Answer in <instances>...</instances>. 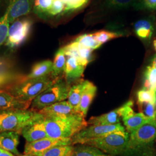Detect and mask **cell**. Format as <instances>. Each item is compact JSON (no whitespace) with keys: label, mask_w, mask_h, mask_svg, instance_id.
<instances>
[{"label":"cell","mask_w":156,"mask_h":156,"mask_svg":"<svg viewBox=\"0 0 156 156\" xmlns=\"http://www.w3.org/2000/svg\"><path fill=\"white\" fill-rule=\"evenodd\" d=\"M44 124L48 137L55 140H71L75 134L88 126L85 117L80 113L44 117Z\"/></svg>","instance_id":"obj_1"},{"label":"cell","mask_w":156,"mask_h":156,"mask_svg":"<svg viewBox=\"0 0 156 156\" xmlns=\"http://www.w3.org/2000/svg\"><path fill=\"white\" fill-rule=\"evenodd\" d=\"M61 77L55 78L51 73L34 79H28L25 76L3 90L8 91L19 100L31 103L38 95L55 83Z\"/></svg>","instance_id":"obj_2"},{"label":"cell","mask_w":156,"mask_h":156,"mask_svg":"<svg viewBox=\"0 0 156 156\" xmlns=\"http://www.w3.org/2000/svg\"><path fill=\"white\" fill-rule=\"evenodd\" d=\"M156 141V119H151L129 135L123 156H145L149 154Z\"/></svg>","instance_id":"obj_3"},{"label":"cell","mask_w":156,"mask_h":156,"mask_svg":"<svg viewBox=\"0 0 156 156\" xmlns=\"http://www.w3.org/2000/svg\"><path fill=\"white\" fill-rule=\"evenodd\" d=\"M39 112L30 109H9L0 110V133L15 131L21 134L23 129L42 117Z\"/></svg>","instance_id":"obj_4"},{"label":"cell","mask_w":156,"mask_h":156,"mask_svg":"<svg viewBox=\"0 0 156 156\" xmlns=\"http://www.w3.org/2000/svg\"><path fill=\"white\" fill-rule=\"evenodd\" d=\"M129 140V134L125 130H118L90 140L84 145L98 148L113 156H122Z\"/></svg>","instance_id":"obj_5"},{"label":"cell","mask_w":156,"mask_h":156,"mask_svg":"<svg viewBox=\"0 0 156 156\" xmlns=\"http://www.w3.org/2000/svg\"><path fill=\"white\" fill-rule=\"evenodd\" d=\"M71 85L62 76L55 83L38 95L31 102V109L39 111L46 106L68 98Z\"/></svg>","instance_id":"obj_6"},{"label":"cell","mask_w":156,"mask_h":156,"mask_svg":"<svg viewBox=\"0 0 156 156\" xmlns=\"http://www.w3.org/2000/svg\"><path fill=\"white\" fill-rule=\"evenodd\" d=\"M118 130H125L121 123L105 126H88L78 132L71 138L72 145H84L90 140Z\"/></svg>","instance_id":"obj_7"},{"label":"cell","mask_w":156,"mask_h":156,"mask_svg":"<svg viewBox=\"0 0 156 156\" xmlns=\"http://www.w3.org/2000/svg\"><path fill=\"white\" fill-rule=\"evenodd\" d=\"M32 24L31 20L27 19L16 21L9 28L6 45L13 49L22 45L31 33Z\"/></svg>","instance_id":"obj_8"},{"label":"cell","mask_w":156,"mask_h":156,"mask_svg":"<svg viewBox=\"0 0 156 156\" xmlns=\"http://www.w3.org/2000/svg\"><path fill=\"white\" fill-rule=\"evenodd\" d=\"M65 145H72L71 140H55L47 138L32 142H27L24 153L26 154L37 156L51 147Z\"/></svg>","instance_id":"obj_9"},{"label":"cell","mask_w":156,"mask_h":156,"mask_svg":"<svg viewBox=\"0 0 156 156\" xmlns=\"http://www.w3.org/2000/svg\"><path fill=\"white\" fill-rule=\"evenodd\" d=\"M21 135L27 140V142H32L48 138L45 129L44 116H43L26 126L23 129Z\"/></svg>","instance_id":"obj_10"},{"label":"cell","mask_w":156,"mask_h":156,"mask_svg":"<svg viewBox=\"0 0 156 156\" xmlns=\"http://www.w3.org/2000/svg\"><path fill=\"white\" fill-rule=\"evenodd\" d=\"M134 33L142 41H151L156 33V22L153 16L145 17L137 20L134 23Z\"/></svg>","instance_id":"obj_11"},{"label":"cell","mask_w":156,"mask_h":156,"mask_svg":"<svg viewBox=\"0 0 156 156\" xmlns=\"http://www.w3.org/2000/svg\"><path fill=\"white\" fill-rule=\"evenodd\" d=\"M35 0H9L8 6L9 22L12 23L17 18L25 16L31 11Z\"/></svg>","instance_id":"obj_12"},{"label":"cell","mask_w":156,"mask_h":156,"mask_svg":"<svg viewBox=\"0 0 156 156\" xmlns=\"http://www.w3.org/2000/svg\"><path fill=\"white\" fill-rule=\"evenodd\" d=\"M38 112L44 117L62 116L76 113L73 109V106L66 101L55 103Z\"/></svg>","instance_id":"obj_13"},{"label":"cell","mask_w":156,"mask_h":156,"mask_svg":"<svg viewBox=\"0 0 156 156\" xmlns=\"http://www.w3.org/2000/svg\"><path fill=\"white\" fill-rule=\"evenodd\" d=\"M85 68L80 65L75 58L68 57L64 73L67 83L71 86L73 82L79 81L83 75Z\"/></svg>","instance_id":"obj_14"},{"label":"cell","mask_w":156,"mask_h":156,"mask_svg":"<svg viewBox=\"0 0 156 156\" xmlns=\"http://www.w3.org/2000/svg\"><path fill=\"white\" fill-rule=\"evenodd\" d=\"M31 102H26L18 100L6 90H0V110L9 109H28Z\"/></svg>","instance_id":"obj_15"},{"label":"cell","mask_w":156,"mask_h":156,"mask_svg":"<svg viewBox=\"0 0 156 156\" xmlns=\"http://www.w3.org/2000/svg\"><path fill=\"white\" fill-rule=\"evenodd\" d=\"M20 134L15 131H5L0 133V148L4 151H9L15 155L19 153L17 147L19 144Z\"/></svg>","instance_id":"obj_16"},{"label":"cell","mask_w":156,"mask_h":156,"mask_svg":"<svg viewBox=\"0 0 156 156\" xmlns=\"http://www.w3.org/2000/svg\"><path fill=\"white\" fill-rule=\"evenodd\" d=\"M97 91V87L94 84L86 80V83L82 95L79 107V112L86 117L90 106L94 98Z\"/></svg>","instance_id":"obj_17"},{"label":"cell","mask_w":156,"mask_h":156,"mask_svg":"<svg viewBox=\"0 0 156 156\" xmlns=\"http://www.w3.org/2000/svg\"><path fill=\"white\" fill-rule=\"evenodd\" d=\"M86 80H80L73 84L70 87L68 96V102L73 106L75 112H79V107L83 94Z\"/></svg>","instance_id":"obj_18"},{"label":"cell","mask_w":156,"mask_h":156,"mask_svg":"<svg viewBox=\"0 0 156 156\" xmlns=\"http://www.w3.org/2000/svg\"><path fill=\"white\" fill-rule=\"evenodd\" d=\"M90 126H105L120 123V116L117 109L98 116H93L89 120Z\"/></svg>","instance_id":"obj_19"},{"label":"cell","mask_w":156,"mask_h":156,"mask_svg":"<svg viewBox=\"0 0 156 156\" xmlns=\"http://www.w3.org/2000/svg\"><path fill=\"white\" fill-rule=\"evenodd\" d=\"M150 119H151L145 116L142 112H139L136 113H135L133 115L123 119L122 120L126 127V131L128 134H131Z\"/></svg>","instance_id":"obj_20"},{"label":"cell","mask_w":156,"mask_h":156,"mask_svg":"<svg viewBox=\"0 0 156 156\" xmlns=\"http://www.w3.org/2000/svg\"><path fill=\"white\" fill-rule=\"evenodd\" d=\"M53 70V62L45 60L34 64L30 73L27 76L28 79H34L44 77L50 75Z\"/></svg>","instance_id":"obj_21"},{"label":"cell","mask_w":156,"mask_h":156,"mask_svg":"<svg viewBox=\"0 0 156 156\" xmlns=\"http://www.w3.org/2000/svg\"><path fill=\"white\" fill-rule=\"evenodd\" d=\"M71 156H113L89 145H79L73 147Z\"/></svg>","instance_id":"obj_22"},{"label":"cell","mask_w":156,"mask_h":156,"mask_svg":"<svg viewBox=\"0 0 156 156\" xmlns=\"http://www.w3.org/2000/svg\"><path fill=\"white\" fill-rule=\"evenodd\" d=\"M66 62V55L62 48L56 52L54 62H53V70L51 75L54 77H61V75L64 73Z\"/></svg>","instance_id":"obj_23"},{"label":"cell","mask_w":156,"mask_h":156,"mask_svg":"<svg viewBox=\"0 0 156 156\" xmlns=\"http://www.w3.org/2000/svg\"><path fill=\"white\" fill-rule=\"evenodd\" d=\"M136 0H104L102 9L105 10H118L133 6Z\"/></svg>","instance_id":"obj_24"},{"label":"cell","mask_w":156,"mask_h":156,"mask_svg":"<svg viewBox=\"0 0 156 156\" xmlns=\"http://www.w3.org/2000/svg\"><path fill=\"white\" fill-rule=\"evenodd\" d=\"M73 149V145L57 146L45 151L37 156H71Z\"/></svg>","instance_id":"obj_25"},{"label":"cell","mask_w":156,"mask_h":156,"mask_svg":"<svg viewBox=\"0 0 156 156\" xmlns=\"http://www.w3.org/2000/svg\"><path fill=\"white\" fill-rule=\"evenodd\" d=\"M54 0H35L33 11L41 18H44L48 15V12L53 4Z\"/></svg>","instance_id":"obj_26"},{"label":"cell","mask_w":156,"mask_h":156,"mask_svg":"<svg viewBox=\"0 0 156 156\" xmlns=\"http://www.w3.org/2000/svg\"><path fill=\"white\" fill-rule=\"evenodd\" d=\"M25 76L17 75L11 71L0 73V90H5Z\"/></svg>","instance_id":"obj_27"},{"label":"cell","mask_w":156,"mask_h":156,"mask_svg":"<svg viewBox=\"0 0 156 156\" xmlns=\"http://www.w3.org/2000/svg\"><path fill=\"white\" fill-rule=\"evenodd\" d=\"M75 41L80 45L93 50L99 48L102 45L95 38L93 34H85L80 35Z\"/></svg>","instance_id":"obj_28"},{"label":"cell","mask_w":156,"mask_h":156,"mask_svg":"<svg viewBox=\"0 0 156 156\" xmlns=\"http://www.w3.org/2000/svg\"><path fill=\"white\" fill-rule=\"evenodd\" d=\"M9 12V7L6 9L4 15L0 19V47L5 42L8 38L9 33V19L8 15Z\"/></svg>","instance_id":"obj_29"},{"label":"cell","mask_w":156,"mask_h":156,"mask_svg":"<svg viewBox=\"0 0 156 156\" xmlns=\"http://www.w3.org/2000/svg\"><path fill=\"white\" fill-rule=\"evenodd\" d=\"M145 76L144 89L154 91L156 84V68L151 66H148L146 69Z\"/></svg>","instance_id":"obj_30"},{"label":"cell","mask_w":156,"mask_h":156,"mask_svg":"<svg viewBox=\"0 0 156 156\" xmlns=\"http://www.w3.org/2000/svg\"><path fill=\"white\" fill-rule=\"evenodd\" d=\"M138 103H151L156 104V93L153 90L142 89L137 93Z\"/></svg>","instance_id":"obj_31"},{"label":"cell","mask_w":156,"mask_h":156,"mask_svg":"<svg viewBox=\"0 0 156 156\" xmlns=\"http://www.w3.org/2000/svg\"><path fill=\"white\" fill-rule=\"evenodd\" d=\"M78 49L80 60L79 63L84 67H86L90 62L93 60V51L90 48H86L78 43Z\"/></svg>","instance_id":"obj_32"},{"label":"cell","mask_w":156,"mask_h":156,"mask_svg":"<svg viewBox=\"0 0 156 156\" xmlns=\"http://www.w3.org/2000/svg\"><path fill=\"white\" fill-rule=\"evenodd\" d=\"M93 35L95 38L101 45L106 43L112 39H115L116 38L122 36V35L117 33L109 31L106 30H101V31H97L94 33H93Z\"/></svg>","instance_id":"obj_33"},{"label":"cell","mask_w":156,"mask_h":156,"mask_svg":"<svg viewBox=\"0 0 156 156\" xmlns=\"http://www.w3.org/2000/svg\"><path fill=\"white\" fill-rule=\"evenodd\" d=\"M133 7L136 10L155 11L156 0H136Z\"/></svg>","instance_id":"obj_34"},{"label":"cell","mask_w":156,"mask_h":156,"mask_svg":"<svg viewBox=\"0 0 156 156\" xmlns=\"http://www.w3.org/2000/svg\"><path fill=\"white\" fill-rule=\"evenodd\" d=\"M140 112L145 116L150 119H156V108L155 104L151 103H138Z\"/></svg>","instance_id":"obj_35"},{"label":"cell","mask_w":156,"mask_h":156,"mask_svg":"<svg viewBox=\"0 0 156 156\" xmlns=\"http://www.w3.org/2000/svg\"><path fill=\"white\" fill-rule=\"evenodd\" d=\"M66 56L75 58L79 62L80 60L78 49V43L76 41L62 48Z\"/></svg>","instance_id":"obj_36"},{"label":"cell","mask_w":156,"mask_h":156,"mask_svg":"<svg viewBox=\"0 0 156 156\" xmlns=\"http://www.w3.org/2000/svg\"><path fill=\"white\" fill-rule=\"evenodd\" d=\"M133 101L129 100L125 103L122 106L117 108L118 113L122 119L129 117L135 113L133 109Z\"/></svg>","instance_id":"obj_37"},{"label":"cell","mask_w":156,"mask_h":156,"mask_svg":"<svg viewBox=\"0 0 156 156\" xmlns=\"http://www.w3.org/2000/svg\"><path fill=\"white\" fill-rule=\"evenodd\" d=\"M89 1V0H68L66 4L64 12H69L79 9L86 5Z\"/></svg>","instance_id":"obj_38"},{"label":"cell","mask_w":156,"mask_h":156,"mask_svg":"<svg viewBox=\"0 0 156 156\" xmlns=\"http://www.w3.org/2000/svg\"><path fill=\"white\" fill-rule=\"evenodd\" d=\"M65 7L66 4L62 0H54L50 10L48 12V15L53 16L60 14L64 11Z\"/></svg>","instance_id":"obj_39"},{"label":"cell","mask_w":156,"mask_h":156,"mask_svg":"<svg viewBox=\"0 0 156 156\" xmlns=\"http://www.w3.org/2000/svg\"><path fill=\"white\" fill-rule=\"evenodd\" d=\"M0 156H15L12 153L8 151H4L0 153Z\"/></svg>","instance_id":"obj_40"},{"label":"cell","mask_w":156,"mask_h":156,"mask_svg":"<svg viewBox=\"0 0 156 156\" xmlns=\"http://www.w3.org/2000/svg\"><path fill=\"white\" fill-rule=\"evenodd\" d=\"M151 66L152 67H154L155 68H156V55L154 56V58L153 59V61H152V63H151Z\"/></svg>","instance_id":"obj_41"},{"label":"cell","mask_w":156,"mask_h":156,"mask_svg":"<svg viewBox=\"0 0 156 156\" xmlns=\"http://www.w3.org/2000/svg\"><path fill=\"white\" fill-rule=\"evenodd\" d=\"M153 46H154V48L156 51V39L153 41Z\"/></svg>","instance_id":"obj_42"},{"label":"cell","mask_w":156,"mask_h":156,"mask_svg":"<svg viewBox=\"0 0 156 156\" xmlns=\"http://www.w3.org/2000/svg\"><path fill=\"white\" fill-rule=\"evenodd\" d=\"M20 156H33V155H31V154H23V155H20Z\"/></svg>","instance_id":"obj_43"},{"label":"cell","mask_w":156,"mask_h":156,"mask_svg":"<svg viewBox=\"0 0 156 156\" xmlns=\"http://www.w3.org/2000/svg\"><path fill=\"white\" fill-rule=\"evenodd\" d=\"M63 1H64V2L65 3V4H66V3L67 2V1H68V0H62Z\"/></svg>","instance_id":"obj_44"},{"label":"cell","mask_w":156,"mask_h":156,"mask_svg":"<svg viewBox=\"0 0 156 156\" xmlns=\"http://www.w3.org/2000/svg\"><path fill=\"white\" fill-rule=\"evenodd\" d=\"M3 151H4V150H2V149H1L0 148V153H1Z\"/></svg>","instance_id":"obj_45"},{"label":"cell","mask_w":156,"mask_h":156,"mask_svg":"<svg viewBox=\"0 0 156 156\" xmlns=\"http://www.w3.org/2000/svg\"><path fill=\"white\" fill-rule=\"evenodd\" d=\"M154 91L156 92V86H155V88H154Z\"/></svg>","instance_id":"obj_46"}]
</instances>
